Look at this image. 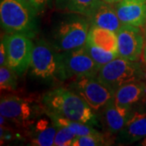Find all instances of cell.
<instances>
[{
  "instance_id": "obj_1",
  "label": "cell",
  "mask_w": 146,
  "mask_h": 146,
  "mask_svg": "<svg viewBox=\"0 0 146 146\" xmlns=\"http://www.w3.org/2000/svg\"><path fill=\"white\" fill-rule=\"evenodd\" d=\"M41 99L47 114L93 127H101L98 115L81 97L69 88L50 89L42 95Z\"/></svg>"
},
{
  "instance_id": "obj_2",
  "label": "cell",
  "mask_w": 146,
  "mask_h": 146,
  "mask_svg": "<svg viewBox=\"0 0 146 146\" xmlns=\"http://www.w3.org/2000/svg\"><path fill=\"white\" fill-rule=\"evenodd\" d=\"M29 72L33 78L46 83L58 84L67 80L62 54L42 38L34 42Z\"/></svg>"
},
{
  "instance_id": "obj_3",
  "label": "cell",
  "mask_w": 146,
  "mask_h": 146,
  "mask_svg": "<svg viewBox=\"0 0 146 146\" xmlns=\"http://www.w3.org/2000/svg\"><path fill=\"white\" fill-rule=\"evenodd\" d=\"M38 14L26 0H0V22L6 33L35 37L38 32Z\"/></svg>"
},
{
  "instance_id": "obj_4",
  "label": "cell",
  "mask_w": 146,
  "mask_h": 146,
  "mask_svg": "<svg viewBox=\"0 0 146 146\" xmlns=\"http://www.w3.org/2000/svg\"><path fill=\"white\" fill-rule=\"evenodd\" d=\"M89 28L88 17L67 13L53 28L50 42L59 52L78 49L87 42Z\"/></svg>"
},
{
  "instance_id": "obj_5",
  "label": "cell",
  "mask_w": 146,
  "mask_h": 146,
  "mask_svg": "<svg viewBox=\"0 0 146 146\" xmlns=\"http://www.w3.org/2000/svg\"><path fill=\"white\" fill-rule=\"evenodd\" d=\"M45 113L42 99L23 97L17 94H5L0 101V114L8 121L21 126L24 129Z\"/></svg>"
},
{
  "instance_id": "obj_6",
  "label": "cell",
  "mask_w": 146,
  "mask_h": 146,
  "mask_svg": "<svg viewBox=\"0 0 146 146\" xmlns=\"http://www.w3.org/2000/svg\"><path fill=\"white\" fill-rule=\"evenodd\" d=\"M97 76L115 93L124 84L141 80L145 77V72L138 62L117 57L100 68Z\"/></svg>"
},
{
  "instance_id": "obj_7",
  "label": "cell",
  "mask_w": 146,
  "mask_h": 146,
  "mask_svg": "<svg viewBox=\"0 0 146 146\" xmlns=\"http://www.w3.org/2000/svg\"><path fill=\"white\" fill-rule=\"evenodd\" d=\"M68 88L81 97L97 115L114 99L115 93L105 85L97 76H84L70 80Z\"/></svg>"
},
{
  "instance_id": "obj_8",
  "label": "cell",
  "mask_w": 146,
  "mask_h": 146,
  "mask_svg": "<svg viewBox=\"0 0 146 146\" xmlns=\"http://www.w3.org/2000/svg\"><path fill=\"white\" fill-rule=\"evenodd\" d=\"M7 50V66L18 76L29 68L34 43L31 37L21 33H5L2 36Z\"/></svg>"
},
{
  "instance_id": "obj_9",
  "label": "cell",
  "mask_w": 146,
  "mask_h": 146,
  "mask_svg": "<svg viewBox=\"0 0 146 146\" xmlns=\"http://www.w3.org/2000/svg\"><path fill=\"white\" fill-rule=\"evenodd\" d=\"M61 54L67 80L84 76H97L101 68L90 57L84 46Z\"/></svg>"
},
{
  "instance_id": "obj_10",
  "label": "cell",
  "mask_w": 146,
  "mask_h": 146,
  "mask_svg": "<svg viewBox=\"0 0 146 146\" xmlns=\"http://www.w3.org/2000/svg\"><path fill=\"white\" fill-rule=\"evenodd\" d=\"M119 57L138 62L142 57L145 36L141 28L123 25L117 33Z\"/></svg>"
},
{
  "instance_id": "obj_11",
  "label": "cell",
  "mask_w": 146,
  "mask_h": 146,
  "mask_svg": "<svg viewBox=\"0 0 146 146\" xmlns=\"http://www.w3.org/2000/svg\"><path fill=\"white\" fill-rule=\"evenodd\" d=\"M29 145L34 146L54 145L57 127L51 118L43 113L24 129Z\"/></svg>"
},
{
  "instance_id": "obj_12",
  "label": "cell",
  "mask_w": 146,
  "mask_h": 146,
  "mask_svg": "<svg viewBox=\"0 0 146 146\" xmlns=\"http://www.w3.org/2000/svg\"><path fill=\"white\" fill-rule=\"evenodd\" d=\"M146 137V112L131 109L125 125L117 134L115 142L119 145H131Z\"/></svg>"
},
{
  "instance_id": "obj_13",
  "label": "cell",
  "mask_w": 146,
  "mask_h": 146,
  "mask_svg": "<svg viewBox=\"0 0 146 146\" xmlns=\"http://www.w3.org/2000/svg\"><path fill=\"white\" fill-rule=\"evenodd\" d=\"M122 25L142 28L146 21V0H121L115 4Z\"/></svg>"
},
{
  "instance_id": "obj_14",
  "label": "cell",
  "mask_w": 146,
  "mask_h": 146,
  "mask_svg": "<svg viewBox=\"0 0 146 146\" xmlns=\"http://www.w3.org/2000/svg\"><path fill=\"white\" fill-rule=\"evenodd\" d=\"M131 110L130 108L118 105L114 99L109 102L100 113L105 131L110 136H117L125 125Z\"/></svg>"
},
{
  "instance_id": "obj_15",
  "label": "cell",
  "mask_w": 146,
  "mask_h": 146,
  "mask_svg": "<svg viewBox=\"0 0 146 146\" xmlns=\"http://www.w3.org/2000/svg\"><path fill=\"white\" fill-rule=\"evenodd\" d=\"M146 97V84L136 80L121 86L115 92L114 100L118 105L132 109Z\"/></svg>"
},
{
  "instance_id": "obj_16",
  "label": "cell",
  "mask_w": 146,
  "mask_h": 146,
  "mask_svg": "<svg viewBox=\"0 0 146 146\" xmlns=\"http://www.w3.org/2000/svg\"><path fill=\"white\" fill-rule=\"evenodd\" d=\"M90 26H97L118 33L123 25L115 7L104 1H102L97 9L88 17Z\"/></svg>"
},
{
  "instance_id": "obj_17",
  "label": "cell",
  "mask_w": 146,
  "mask_h": 146,
  "mask_svg": "<svg viewBox=\"0 0 146 146\" xmlns=\"http://www.w3.org/2000/svg\"><path fill=\"white\" fill-rule=\"evenodd\" d=\"M86 42L106 51L118 54L117 33L110 31L109 29L97 26H90Z\"/></svg>"
},
{
  "instance_id": "obj_18",
  "label": "cell",
  "mask_w": 146,
  "mask_h": 146,
  "mask_svg": "<svg viewBox=\"0 0 146 146\" xmlns=\"http://www.w3.org/2000/svg\"><path fill=\"white\" fill-rule=\"evenodd\" d=\"M102 0H54L55 9L65 13H76L89 17Z\"/></svg>"
},
{
  "instance_id": "obj_19",
  "label": "cell",
  "mask_w": 146,
  "mask_h": 146,
  "mask_svg": "<svg viewBox=\"0 0 146 146\" xmlns=\"http://www.w3.org/2000/svg\"><path fill=\"white\" fill-rule=\"evenodd\" d=\"M47 115L51 118L54 124L67 127L76 136H87V135H90V134H95V133L100 132L99 131L97 130L93 126L84 124V123L76 122V121L66 119H63V118L58 117L56 115H50V114H47Z\"/></svg>"
},
{
  "instance_id": "obj_20",
  "label": "cell",
  "mask_w": 146,
  "mask_h": 146,
  "mask_svg": "<svg viewBox=\"0 0 146 146\" xmlns=\"http://www.w3.org/2000/svg\"><path fill=\"white\" fill-rule=\"evenodd\" d=\"M115 142L112 136L106 132H98L87 136H77L72 146H104L111 145Z\"/></svg>"
},
{
  "instance_id": "obj_21",
  "label": "cell",
  "mask_w": 146,
  "mask_h": 146,
  "mask_svg": "<svg viewBox=\"0 0 146 146\" xmlns=\"http://www.w3.org/2000/svg\"><path fill=\"white\" fill-rule=\"evenodd\" d=\"M84 47H85L86 51L90 55V57L92 58L101 68L106 65V63L112 61L113 59H115V58L119 57V54L116 53L106 51V50H102V49H100L98 47L89 45L87 42L85 43Z\"/></svg>"
},
{
  "instance_id": "obj_22",
  "label": "cell",
  "mask_w": 146,
  "mask_h": 146,
  "mask_svg": "<svg viewBox=\"0 0 146 146\" xmlns=\"http://www.w3.org/2000/svg\"><path fill=\"white\" fill-rule=\"evenodd\" d=\"M17 74L7 66L0 68V88L1 91H15L17 89Z\"/></svg>"
},
{
  "instance_id": "obj_23",
  "label": "cell",
  "mask_w": 146,
  "mask_h": 146,
  "mask_svg": "<svg viewBox=\"0 0 146 146\" xmlns=\"http://www.w3.org/2000/svg\"><path fill=\"white\" fill-rule=\"evenodd\" d=\"M57 131L54 136V146H70L72 145L73 141L77 137L72 131L67 127L63 125H57Z\"/></svg>"
},
{
  "instance_id": "obj_24",
  "label": "cell",
  "mask_w": 146,
  "mask_h": 146,
  "mask_svg": "<svg viewBox=\"0 0 146 146\" xmlns=\"http://www.w3.org/2000/svg\"><path fill=\"white\" fill-rule=\"evenodd\" d=\"M29 3L38 13H43L47 9H50L54 5V0H26Z\"/></svg>"
},
{
  "instance_id": "obj_25",
  "label": "cell",
  "mask_w": 146,
  "mask_h": 146,
  "mask_svg": "<svg viewBox=\"0 0 146 146\" xmlns=\"http://www.w3.org/2000/svg\"><path fill=\"white\" fill-rule=\"evenodd\" d=\"M7 50H6L5 44L3 41L1 39V45H0V65L1 66H7Z\"/></svg>"
},
{
  "instance_id": "obj_26",
  "label": "cell",
  "mask_w": 146,
  "mask_h": 146,
  "mask_svg": "<svg viewBox=\"0 0 146 146\" xmlns=\"http://www.w3.org/2000/svg\"><path fill=\"white\" fill-rule=\"evenodd\" d=\"M142 61L145 64H146V39H145V45L143 48V52H142V57H141Z\"/></svg>"
},
{
  "instance_id": "obj_27",
  "label": "cell",
  "mask_w": 146,
  "mask_h": 146,
  "mask_svg": "<svg viewBox=\"0 0 146 146\" xmlns=\"http://www.w3.org/2000/svg\"><path fill=\"white\" fill-rule=\"evenodd\" d=\"M102 1H104V2L107 3H109V4L114 5V4H116L117 3H119V2L121 1V0H102Z\"/></svg>"
},
{
  "instance_id": "obj_28",
  "label": "cell",
  "mask_w": 146,
  "mask_h": 146,
  "mask_svg": "<svg viewBox=\"0 0 146 146\" xmlns=\"http://www.w3.org/2000/svg\"><path fill=\"white\" fill-rule=\"evenodd\" d=\"M141 29H142V32H143V33H144L145 39H146V21H145V25H144L143 27L141 28Z\"/></svg>"
},
{
  "instance_id": "obj_29",
  "label": "cell",
  "mask_w": 146,
  "mask_h": 146,
  "mask_svg": "<svg viewBox=\"0 0 146 146\" xmlns=\"http://www.w3.org/2000/svg\"><path fill=\"white\" fill-rule=\"evenodd\" d=\"M140 145H142V146H146V137L145 139H143V140H141V143L139 144Z\"/></svg>"
},
{
  "instance_id": "obj_30",
  "label": "cell",
  "mask_w": 146,
  "mask_h": 146,
  "mask_svg": "<svg viewBox=\"0 0 146 146\" xmlns=\"http://www.w3.org/2000/svg\"><path fill=\"white\" fill-rule=\"evenodd\" d=\"M145 77L146 79V71H145Z\"/></svg>"
}]
</instances>
